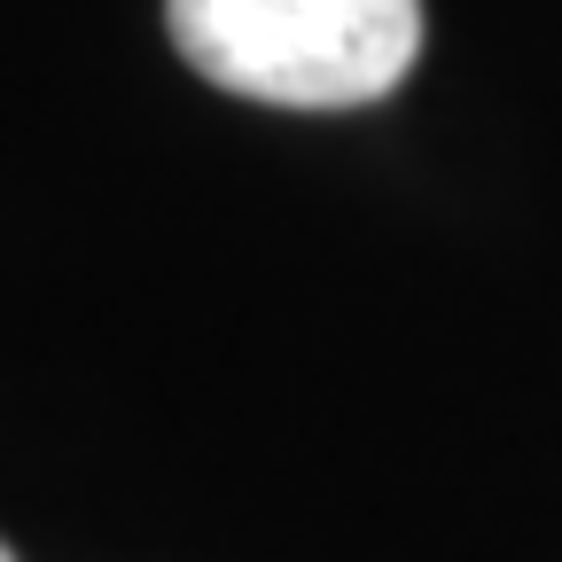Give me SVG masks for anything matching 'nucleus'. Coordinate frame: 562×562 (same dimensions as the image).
<instances>
[{"mask_svg": "<svg viewBox=\"0 0 562 562\" xmlns=\"http://www.w3.org/2000/svg\"><path fill=\"white\" fill-rule=\"evenodd\" d=\"M195 79L273 110H368L422 55V0H165Z\"/></svg>", "mask_w": 562, "mask_h": 562, "instance_id": "1", "label": "nucleus"}, {"mask_svg": "<svg viewBox=\"0 0 562 562\" xmlns=\"http://www.w3.org/2000/svg\"><path fill=\"white\" fill-rule=\"evenodd\" d=\"M0 562H16V554H9V539H0Z\"/></svg>", "mask_w": 562, "mask_h": 562, "instance_id": "2", "label": "nucleus"}]
</instances>
